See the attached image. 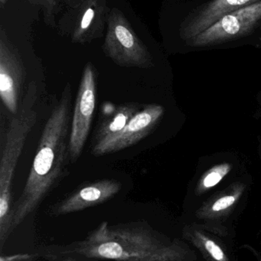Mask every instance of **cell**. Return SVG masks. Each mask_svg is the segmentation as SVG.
Here are the masks:
<instances>
[{
	"instance_id": "cell-11",
	"label": "cell",
	"mask_w": 261,
	"mask_h": 261,
	"mask_svg": "<svg viewBox=\"0 0 261 261\" xmlns=\"http://www.w3.org/2000/svg\"><path fill=\"white\" fill-rule=\"evenodd\" d=\"M74 12L72 42L86 44L102 36L109 14L106 0H82Z\"/></svg>"
},
{
	"instance_id": "cell-9",
	"label": "cell",
	"mask_w": 261,
	"mask_h": 261,
	"mask_svg": "<svg viewBox=\"0 0 261 261\" xmlns=\"http://www.w3.org/2000/svg\"><path fill=\"white\" fill-rule=\"evenodd\" d=\"M121 190V184L113 179H104L92 182L72 193L54 205L51 213L63 216L82 211L104 203L116 196Z\"/></svg>"
},
{
	"instance_id": "cell-10",
	"label": "cell",
	"mask_w": 261,
	"mask_h": 261,
	"mask_svg": "<svg viewBox=\"0 0 261 261\" xmlns=\"http://www.w3.org/2000/svg\"><path fill=\"white\" fill-rule=\"evenodd\" d=\"M259 0H212L192 12L180 27V37L187 41L213 25L227 14Z\"/></svg>"
},
{
	"instance_id": "cell-4",
	"label": "cell",
	"mask_w": 261,
	"mask_h": 261,
	"mask_svg": "<svg viewBox=\"0 0 261 261\" xmlns=\"http://www.w3.org/2000/svg\"><path fill=\"white\" fill-rule=\"evenodd\" d=\"M107 24L103 50L110 59L120 67L141 69L153 67L151 54L120 9L113 8L109 12Z\"/></svg>"
},
{
	"instance_id": "cell-18",
	"label": "cell",
	"mask_w": 261,
	"mask_h": 261,
	"mask_svg": "<svg viewBox=\"0 0 261 261\" xmlns=\"http://www.w3.org/2000/svg\"><path fill=\"white\" fill-rule=\"evenodd\" d=\"M61 261H84L80 260V259L76 258V257H74V256H67V257H64V258L62 259Z\"/></svg>"
},
{
	"instance_id": "cell-7",
	"label": "cell",
	"mask_w": 261,
	"mask_h": 261,
	"mask_svg": "<svg viewBox=\"0 0 261 261\" xmlns=\"http://www.w3.org/2000/svg\"><path fill=\"white\" fill-rule=\"evenodd\" d=\"M164 113L162 106L148 105L139 110L124 129L109 139L96 143L92 148L93 156L113 153L137 144L148 136L157 125Z\"/></svg>"
},
{
	"instance_id": "cell-6",
	"label": "cell",
	"mask_w": 261,
	"mask_h": 261,
	"mask_svg": "<svg viewBox=\"0 0 261 261\" xmlns=\"http://www.w3.org/2000/svg\"><path fill=\"white\" fill-rule=\"evenodd\" d=\"M261 20V0L227 14L213 25L186 41L192 47L222 44L251 33Z\"/></svg>"
},
{
	"instance_id": "cell-15",
	"label": "cell",
	"mask_w": 261,
	"mask_h": 261,
	"mask_svg": "<svg viewBox=\"0 0 261 261\" xmlns=\"http://www.w3.org/2000/svg\"><path fill=\"white\" fill-rule=\"evenodd\" d=\"M235 201L236 196L234 195H227V196H222L213 204L212 210L214 212H220L226 210L231 207L235 202Z\"/></svg>"
},
{
	"instance_id": "cell-2",
	"label": "cell",
	"mask_w": 261,
	"mask_h": 261,
	"mask_svg": "<svg viewBox=\"0 0 261 261\" xmlns=\"http://www.w3.org/2000/svg\"><path fill=\"white\" fill-rule=\"evenodd\" d=\"M57 255L113 261L163 260L165 251L144 224L102 222L84 240L57 249Z\"/></svg>"
},
{
	"instance_id": "cell-8",
	"label": "cell",
	"mask_w": 261,
	"mask_h": 261,
	"mask_svg": "<svg viewBox=\"0 0 261 261\" xmlns=\"http://www.w3.org/2000/svg\"><path fill=\"white\" fill-rule=\"evenodd\" d=\"M26 70L21 58L8 38L6 30L0 31V96L6 108L16 114Z\"/></svg>"
},
{
	"instance_id": "cell-16",
	"label": "cell",
	"mask_w": 261,
	"mask_h": 261,
	"mask_svg": "<svg viewBox=\"0 0 261 261\" xmlns=\"http://www.w3.org/2000/svg\"><path fill=\"white\" fill-rule=\"evenodd\" d=\"M205 248L215 260L223 261L225 259V254H224L223 251L221 249L220 247L216 245L212 241H207L205 242Z\"/></svg>"
},
{
	"instance_id": "cell-14",
	"label": "cell",
	"mask_w": 261,
	"mask_h": 261,
	"mask_svg": "<svg viewBox=\"0 0 261 261\" xmlns=\"http://www.w3.org/2000/svg\"><path fill=\"white\" fill-rule=\"evenodd\" d=\"M32 6H38L42 10L45 21L50 25H55V14L58 11L57 0H28Z\"/></svg>"
},
{
	"instance_id": "cell-12",
	"label": "cell",
	"mask_w": 261,
	"mask_h": 261,
	"mask_svg": "<svg viewBox=\"0 0 261 261\" xmlns=\"http://www.w3.org/2000/svg\"><path fill=\"white\" fill-rule=\"evenodd\" d=\"M139 111L136 103L124 104L118 107L111 118L106 119L98 128L94 144L105 141L124 129L132 118Z\"/></svg>"
},
{
	"instance_id": "cell-17",
	"label": "cell",
	"mask_w": 261,
	"mask_h": 261,
	"mask_svg": "<svg viewBox=\"0 0 261 261\" xmlns=\"http://www.w3.org/2000/svg\"><path fill=\"white\" fill-rule=\"evenodd\" d=\"M30 256L28 254H18V255L12 256V257H4L3 256L1 257V261H20L26 260L29 258Z\"/></svg>"
},
{
	"instance_id": "cell-13",
	"label": "cell",
	"mask_w": 261,
	"mask_h": 261,
	"mask_svg": "<svg viewBox=\"0 0 261 261\" xmlns=\"http://www.w3.org/2000/svg\"><path fill=\"white\" fill-rule=\"evenodd\" d=\"M231 168L232 166L231 164H222L210 169L201 179L199 184L201 190H209L216 187L231 171Z\"/></svg>"
},
{
	"instance_id": "cell-1",
	"label": "cell",
	"mask_w": 261,
	"mask_h": 261,
	"mask_svg": "<svg viewBox=\"0 0 261 261\" xmlns=\"http://www.w3.org/2000/svg\"><path fill=\"white\" fill-rule=\"evenodd\" d=\"M70 87L67 84L41 132L27 181L13 205L12 231L36 210L64 173L70 158Z\"/></svg>"
},
{
	"instance_id": "cell-5",
	"label": "cell",
	"mask_w": 261,
	"mask_h": 261,
	"mask_svg": "<svg viewBox=\"0 0 261 261\" xmlns=\"http://www.w3.org/2000/svg\"><path fill=\"white\" fill-rule=\"evenodd\" d=\"M97 83L91 63L84 67L77 93L69 140L70 161L75 163L81 156L91 127L96 105Z\"/></svg>"
},
{
	"instance_id": "cell-3",
	"label": "cell",
	"mask_w": 261,
	"mask_h": 261,
	"mask_svg": "<svg viewBox=\"0 0 261 261\" xmlns=\"http://www.w3.org/2000/svg\"><path fill=\"white\" fill-rule=\"evenodd\" d=\"M38 86L29 83L21 107L12 118L6 134V144L0 161V244L3 248L12 231V187L14 174L26 139L37 122L35 105Z\"/></svg>"
},
{
	"instance_id": "cell-19",
	"label": "cell",
	"mask_w": 261,
	"mask_h": 261,
	"mask_svg": "<svg viewBox=\"0 0 261 261\" xmlns=\"http://www.w3.org/2000/svg\"><path fill=\"white\" fill-rule=\"evenodd\" d=\"M8 0H0V3H1L2 6H4L6 3H7Z\"/></svg>"
}]
</instances>
